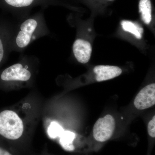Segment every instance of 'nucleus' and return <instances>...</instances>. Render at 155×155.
<instances>
[{"mask_svg":"<svg viewBox=\"0 0 155 155\" xmlns=\"http://www.w3.org/2000/svg\"><path fill=\"white\" fill-rule=\"evenodd\" d=\"M60 137V144L64 150L68 151H72L75 150L73 143L75 137V133L69 130H64Z\"/></svg>","mask_w":155,"mask_h":155,"instance_id":"obj_12","label":"nucleus"},{"mask_svg":"<svg viewBox=\"0 0 155 155\" xmlns=\"http://www.w3.org/2000/svg\"><path fill=\"white\" fill-rule=\"evenodd\" d=\"M59 3L58 0H0V7L8 12L12 19L19 22L29 16L34 8L46 9Z\"/></svg>","mask_w":155,"mask_h":155,"instance_id":"obj_2","label":"nucleus"},{"mask_svg":"<svg viewBox=\"0 0 155 155\" xmlns=\"http://www.w3.org/2000/svg\"><path fill=\"white\" fill-rule=\"evenodd\" d=\"M0 155H12L8 151L0 147Z\"/></svg>","mask_w":155,"mask_h":155,"instance_id":"obj_15","label":"nucleus"},{"mask_svg":"<svg viewBox=\"0 0 155 155\" xmlns=\"http://www.w3.org/2000/svg\"><path fill=\"white\" fill-rule=\"evenodd\" d=\"M38 58L35 56L22 54L18 63L11 65L0 73V84L29 81L32 77L31 64Z\"/></svg>","mask_w":155,"mask_h":155,"instance_id":"obj_3","label":"nucleus"},{"mask_svg":"<svg viewBox=\"0 0 155 155\" xmlns=\"http://www.w3.org/2000/svg\"><path fill=\"white\" fill-rule=\"evenodd\" d=\"M121 24L122 29L125 31L132 34L138 39H141L143 29L138 24L128 20H123L121 22Z\"/></svg>","mask_w":155,"mask_h":155,"instance_id":"obj_11","label":"nucleus"},{"mask_svg":"<svg viewBox=\"0 0 155 155\" xmlns=\"http://www.w3.org/2000/svg\"><path fill=\"white\" fill-rule=\"evenodd\" d=\"M24 130L23 122L15 112L5 110L0 112V136L9 140H17Z\"/></svg>","mask_w":155,"mask_h":155,"instance_id":"obj_4","label":"nucleus"},{"mask_svg":"<svg viewBox=\"0 0 155 155\" xmlns=\"http://www.w3.org/2000/svg\"><path fill=\"white\" fill-rule=\"evenodd\" d=\"M64 131L63 127L56 122H51L48 129V133L49 136L51 138L53 139L60 137Z\"/></svg>","mask_w":155,"mask_h":155,"instance_id":"obj_13","label":"nucleus"},{"mask_svg":"<svg viewBox=\"0 0 155 155\" xmlns=\"http://www.w3.org/2000/svg\"><path fill=\"white\" fill-rule=\"evenodd\" d=\"M148 132L150 136L153 138L155 137V116L153 117L152 119L150 121L148 124Z\"/></svg>","mask_w":155,"mask_h":155,"instance_id":"obj_14","label":"nucleus"},{"mask_svg":"<svg viewBox=\"0 0 155 155\" xmlns=\"http://www.w3.org/2000/svg\"><path fill=\"white\" fill-rule=\"evenodd\" d=\"M17 22L14 19L0 18V67L11 53V42Z\"/></svg>","mask_w":155,"mask_h":155,"instance_id":"obj_5","label":"nucleus"},{"mask_svg":"<svg viewBox=\"0 0 155 155\" xmlns=\"http://www.w3.org/2000/svg\"><path fill=\"white\" fill-rule=\"evenodd\" d=\"M72 51L75 59L79 63L85 64L89 61L92 53L90 43L81 38L75 40L73 43Z\"/></svg>","mask_w":155,"mask_h":155,"instance_id":"obj_8","label":"nucleus"},{"mask_svg":"<svg viewBox=\"0 0 155 155\" xmlns=\"http://www.w3.org/2000/svg\"><path fill=\"white\" fill-rule=\"evenodd\" d=\"M108 1H114V0H108Z\"/></svg>","mask_w":155,"mask_h":155,"instance_id":"obj_16","label":"nucleus"},{"mask_svg":"<svg viewBox=\"0 0 155 155\" xmlns=\"http://www.w3.org/2000/svg\"><path fill=\"white\" fill-rule=\"evenodd\" d=\"M155 104V84L145 87L135 97L134 105L137 109L142 110L147 109Z\"/></svg>","mask_w":155,"mask_h":155,"instance_id":"obj_7","label":"nucleus"},{"mask_svg":"<svg viewBox=\"0 0 155 155\" xmlns=\"http://www.w3.org/2000/svg\"><path fill=\"white\" fill-rule=\"evenodd\" d=\"M45 10L40 8L36 13L17 22L11 42V52H22L36 40L50 35V31L45 18Z\"/></svg>","mask_w":155,"mask_h":155,"instance_id":"obj_1","label":"nucleus"},{"mask_svg":"<svg viewBox=\"0 0 155 155\" xmlns=\"http://www.w3.org/2000/svg\"><path fill=\"white\" fill-rule=\"evenodd\" d=\"M97 81H105L119 76L122 73L121 68L116 66L99 65L94 69Z\"/></svg>","mask_w":155,"mask_h":155,"instance_id":"obj_9","label":"nucleus"},{"mask_svg":"<svg viewBox=\"0 0 155 155\" xmlns=\"http://www.w3.org/2000/svg\"><path fill=\"white\" fill-rule=\"evenodd\" d=\"M139 12L142 21L149 24L152 20V5L150 0H140L139 3Z\"/></svg>","mask_w":155,"mask_h":155,"instance_id":"obj_10","label":"nucleus"},{"mask_svg":"<svg viewBox=\"0 0 155 155\" xmlns=\"http://www.w3.org/2000/svg\"><path fill=\"white\" fill-rule=\"evenodd\" d=\"M115 119L110 115L100 118L95 123L93 136L97 141L105 142L111 138L115 129Z\"/></svg>","mask_w":155,"mask_h":155,"instance_id":"obj_6","label":"nucleus"}]
</instances>
